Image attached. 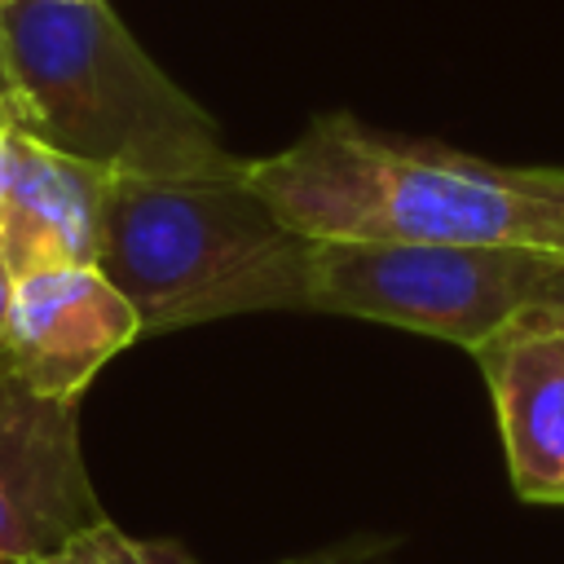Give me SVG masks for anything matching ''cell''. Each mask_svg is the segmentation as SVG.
Returning a JSON list of instances; mask_svg holds the SVG:
<instances>
[{
    "label": "cell",
    "mask_w": 564,
    "mask_h": 564,
    "mask_svg": "<svg viewBox=\"0 0 564 564\" xmlns=\"http://www.w3.org/2000/svg\"><path fill=\"white\" fill-rule=\"evenodd\" d=\"M13 564H194L181 542L167 538H132L110 520H97L93 529L75 533L66 546Z\"/></svg>",
    "instance_id": "9c48e42d"
},
{
    "label": "cell",
    "mask_w": 564,
    "mask_h": 564,
    "mask_svg": "<svg viewBox=\"0 0 564 564\" xmlns=\"http://www.w3.org/2000/svg\"><path fill=\"white\" fill-rule=\"evenodd\" d=\"M22 119V93L13 79V62H9V40H4V22H0V123L18 128Z\"/></svg>",
    "instance_id": "30bf717a"
},
{
    "label": "cell",
    "mask_w": 564,
    "mask_h": 564,
    "mask_svg": "<svg viewBox=\"0 0 564 564\" xmlns=\"http://www.w3.org/2000/svg\"><path fill=\"white\" fill-rule=\"evenodd\" d=\"M251 189L313 242H454L564 256V167H516L361 123L313 115Z\"/></svg>",
    "instance_id": "6da1fadb"
},
{
    "label": "cell",
    "mask_w": 564,
    "mask_h": 564,
    "mask_svg": "<svg viewBox=\"0 0 564 564\" xmlns=\"http://www.w3.org/2000/svg\"><path fill=\"white\" fill-rule=\"evenodd\" d=\"M97 269L141 317V335L242 313L308 308L313 238L291 229L247 181L110 176Z\"/></svg>",
    "instance_id": "3957f363"
},
{
    "label": "cell",
    "mask_w": 564,
    "mask_h": 564,
    "mask_svg": "<svg viewBox=\"0 0 564 564\" xmlns=\"http://www.w3.org/2000/svg\"><path fill=\"white\" fill-rule=\"evenodd\" d=\"M110 172L48 150L13 128V176L0 216V260L9 278L97 264Z\"/></svg>",
    "instance_id": "ba28073f"
},
{
    "label": "cell",
    "mask_w": 564,
    "mask_h": 564,
    "mask_svg": "<svg viewBox=\"0 0 564 564\" xmlns=\"http://www.w3.org/2000/svg\"><path fill=\"white\" fill-rule=\"evenodd\" d=\"M4 4H9V0H0V9H4Z\"/></svg>",
    "instance_id": "2e32d148"
},
{
    "label": "cell",
    "mask_w": 564,
    "mask_h": 564,
    "mask_svg": "<svg viewBox=\"0 0 564 564\" xmlns=\"http://www.w3.org/2000/svg\"><path fill=\"white\" fill-rule=\"evenodd\" d=\"M57 4H84V0H57Z\"/></svg>",
    "instance_id": "9a60e30c"
},
{
    "label": "cell",
    "mask_w": 564,
    "mask_h": 564,
    "mask_svg": "<svg viewBox=\"0 0 564 564\" xmlns=\"http://www.w3.org/2000/svg\"><path fill=\"white\" fill-rule=\"evenodd\" d=\"M564 278L560 251L454 242H313L308 313L361 317L476 352Z\"/></svg>",
    "instance_id": "277c9868"
},
{
    "label": "cell",
    "mask_w": 564,
    "mask_h": 564,
    "mask_svg": "<svg viewBox=\"0 0 564 564\" xmlns=\"http://www.w3.org/2000/svg\"><path fill=\"white\" fill-rule=\"evenodd\" d=\"M379 551H366V546H335V551H322V555H295V560H282V564H375Z\"/></svg>",
    "instance_id": "8fae6325"
},
{
    "label": "cell",
    "mask_w": 564,
    "mask_h": 564,
    "mask_svg": "<svg viewBox=\"0 0 564 564\" xmlns=\"http://www.w3.org/2000/svg\"><path fill=\"white\" fill-rule=\"evenodd\" d=\"M551 295H555V300H560V304H564V278H560V282H555V291H551Z\"/></svg>",
    "instance_id": "5bb4252c"
},
{
    "label": "cell",
    "mask_w": 564,
    "mask_h": 564,
    "mask_svg": "<svg viewBox=\"0 0 564 564\" xmlns=\"http://www.w3.org/2000/svg\"><path fill=\"white\" fill-rule=\"evenodd\" d=\"M137 335V308L97 264L13 278L4 313V366L35 392L84 401L97 370Z\"/></svg>",
    "instance_id": "8992f818"
},
{
    "label": "cell",
    "mask_w": 564,
    "mask_h": 564,
    "mask_svg": "<svg viewBox=\"0 0 564 564\" xmlns=\"http://www.w3.org/2000/svg\"><path fill=\"white\" fill-rule=\"evenodd\" d=\"M18 132L110 176H229L242 172L216 119L132 40L106 0H9L0 9Z\"/></svg>",
    "instance_id": "7a4b0ae2"
},
{
    "label": "cell",
    "mask_w": 564,
    "mask_h": 564,
    "mask_svg": "<svg viewBox=\"0 0 564 564\" xmlns=\"http://www.w3.org/2000/svg\"><path fill=\"white\" fill-rule=\"evenodd\" d=\"M471 357L498 414L516 494L564 507V304L533 300Z\"/></svg>",
    "instance_id": "52a82bcc"
},
{
    "label": "cell",
    "mask_w": 564,
    "mask_h": 564,
    "mask_svg": "<svg viewBox=\"0 0 564 564\" xmlns=\"http://www.w3.org/2000/svg\"><path fill=\"white\" fill-rule=\"evenodd\" d=\"M9 176H13V128L0 123V216H4V198H9Z\"/></svg>",
    "instance_id": "7c38bea8"
},
{
    "label": "cell",
    "mask_w": 564,
    "mask_h": 564,
    "mask_svg": "<svg viewBox=\"0 0 564 564\" xmlns=\"http://www.w3.org/2000/svg\"><path fill=\"white\" fill-rule=\"evenodd\" d=\"M97 520L79 401L35 392L0 361V564L48 555Z\"/></svg>",
    "instance_id": "5b68a950"
},
{
    "label": "cell",
    "mask_w": 564,
    "mask_h": 564,
    "mask_svg": "<svg viewBox=\"0 0 564 564\" xmlns=\"http://www.w3.org/2000/svg\"><path fill=\"white\" fill-rule=\"evenodd\" d=\"M9 291H13V278L0 260V361H4V313H9Z\"/></svg>",
    "instance_id": "4fadbf2b"
}]
</instances>
